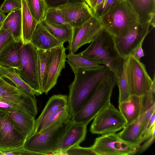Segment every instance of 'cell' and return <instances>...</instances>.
Instances as JSON below:
<instances>
[{"label": "cell", "instance_id": "cell-16", "mask_svg": "<svg viewBox=\"0 0 155 155\" xmlns=\"http://www.w3.org/2000/svg\"><path fill=\"white\" fill-rule=\"evenodd\" d=\"M87 125L71 121L62 137L58 149V155L64 154L65 152L71 147L79 144L85 139Z\"/></svg>", "mask_w": 155, "mask_h": 155}, {"label": "cell", "instance_id": "cell-1", "mask_svg": "<svg viewBox=\"0 0 155 155\" xmlns=\"http://www.w3.org/2000/svg\"><path fill=\"white\" fill-rule=\"evenodd\" d=\"M81 56L99 64H103L115 74L116 83L123 71L124 59L119 53L114 37L103 28L90 45L78 54Z\"/></svg>", "mask_w": 155, "mask_h": 155}, {"label": "cell", "instance_id": "cell-12", "mask_svg": "<svg viewBox=\"0 0 155 155\" xmlns=\"http://www.w3.org/2000/svg\"><path fill=\"white\" fill-rule=\"evenodd\" d=\"M103 28L100 19L94 15L81 25L73 28L67 48L69 52L75 54L81 46L91 42Z\"/></svg>", "mask_w": 155, "mask_h": 155}, {"label": "cell", "instance_id": "cell-3", "mask_svg": "<svg viewBox=\"0 0 155 155\" xmlns=\"http://www.w3.org/2000/svg\"><path fill=\"white\" fill-rule=\"evenodd\" d=\"M116 84L115 76L110 71L103 78L91 96L71 120L87 125L110 103L112 92Z\"/></svg>", "mask_w": 155, "mask_h": 155}, {"label": "cell", "instance_id": "cell-21", "mask_svg": "<svg viewBox=\"0 0 155 155\" xmlns=\"http://www.w3.org/2000/svg\"><path fill=\"white\" fill-rule=\"evenodd\" d=\"M68 105V96L61 94L51 96L47 101L42 112L36 120V126L34 133L40 132L46 119L52 114L60 108Z\"/></svg>", "mask_w": 155, "mask_h": 155}, {"label": "cell", "instance_id": "cell-10", "mask_svg": "<svg viewBox=\"0 0 155 155\" xmlns=\"http://www.w3.org/2000/svg\"><path fill=\"white\" fill-rule=\"evenodd\" d=\"M0 75V101L19 106L36 116L38 114L37 102L35 96L21 91Z\"/></svg>", "mask_w": 155, "mask_h": 155}, {"label": "cell", "instance_id": "cell-20", "mask_svg": "<svg viewBox=\"0 0 155 155\" xmlns=\"http://www.w3.org/2000/svg\"><path fill=\"white\" fill-rule=\"evenodd\" d=\"M142 96L132 95L124 101L119 104V110L128 125L141 115Z\"/></svg>", "mask_w": 155, "mask_h": 155}, {"label": "cell", "instance_id": "cell-31", "mask_svg": "<svg viewBox=\"0 0 155 155\" xmlns=\"http://www.w3.org/2000/svg\"><path fill=\"white\" fill-rule=\"evenodd\" d=\"M70 120L68 105L62 107L48 117L44 123L41 131L54 124L65 123Z\"/></svg>", "mask_w": 155, "mask_h": 155}, {"label": "cell", "instance_id": "cell-40", "mask_svg": "<svg viewBox=\"0 0 155 155\" xmlns=\"http://www.w3.org/2000/svg\"><path fill=\"white\" fill-rule=\"evenodd\" d=\"M155 133L152 134L145 141V142L142 145H140L137 153L140 154L145 152L147 150L153 143L155 139Z\"/></svg>", "mask_w": 155, "mask_h": 155}, {"label": "cell", "instance_id": "cell-25", "mask_svg": "<svg viewBox=\"0 0 155 155\" xmlns=\"http://www.w3.org/2000/svg\"><path fill=\"white\" fill-rule=\"evenodd\" d=\"M21 9L11 12L6 15L1 26L2 28L12 35L15 41L22 40Z\"/></svg>", "mask_w": 155, "mask_h": 155}, {"label": "cell", "instance_id": "cell-27", "mask_svg": "<svg viewBox=\"0 0 155 155\" xmlns=\"http://www.w3.org/2000/svg\"><path fill=\"white\" fill-rule=\"evenodd\" d=\"M59 41L64 44L70 41L72 35L73 28L63 24H56L44 20L40 22Z\"/></svg>", "mask_w": 155, "mask_h": 155}, {"label": "cell", "instance_id": "cell-19", "mask_svg": "<svg viewBox=\"0 0 155 155\" xmlns=\"http://www.w3.org/2000/svg\"><path fill=\"white\" fill-rule=\"evenodd\" d=\"M135 14L138 22L150 23L155 17V0H125Z\"/></svg>", "mask_w": 155, "mask_h": 155}, {"label": "cell", "instance_id": "cell-35", "mask_svg": "<svg viewBox=\"0 0 155 155\" xmlns=\"http://www.w3.org/2000/svg\"><path fill=\"white\" fill-rule=\"evenodd\" d=\"M15 41L12 35L7 31L0 28V58Z\"/></svg>", "mask_w": 155, "mask_h": 155}, {"label": "cell", "instance_id": "cell-34", "mask_svg": "<svg viewBox=\"0 0 155 155\" xmlns=\"http://www.w3.org/2000/svg\"><path fill=\"white\" fill-rule=\"evenodd\" d=\"M45 20L54 23L63 24L71 26L66 20L63 14L57 8H48Z\"/></svg>", "mask_w": 155, "mask_h": 155}, {"label": "cell", "instance_id": "cell-30", "mask_svg": "<svg viewBox=\"0 0 155 155\" xmlns=\"http://www.w3.org/2000/svg\"><path fill=\"white\" fill-rule=\"evenodd\" d=\"M32 16L38 23L45 19L48 8L45 0H25Z\"/></svg>", "mask_w": 155, "mask_h": 155}, {"label": "cell", "instance_id": "cell-43", "mask_svg": "<svg viewBox=\"0 0 155 155\" xmlns=\"http://www.w3.org/2000/svg\"><path fill=\"white\" fill-rule=\"evenodd\" d=\"M6 17L4 13L0 12V28L2 26Z\"/></svg>", "mask_w": 155, "mask_h": 155}, {"label": "cell", "instance_id": "cell-9", "mask_svg": "<svg viewBox=\"0 0 155 155\" xmlns=\"http://www.w3.org/2000/svg\"><path fill=\"white\" fill-rule=\"evenodd\" d=\"M126 124L120 110L110 103L94 118L90 131L93 134L102 135L115 133L123 129Z\"/></svg>", "mask_w": 155, "mask_h": 155}, {"label": "cell", "instance_id": "cell-18", "mask_svg": "<svg viewBox=\"0 0 155 155\" xmlns=\"http://www.w3.org/2000/svg\"><path fill=\"white\" fill-rule=\"evenodd\" d=\"M30 42L36 48L45 50L64 45L54 37L40 22L36 25Z\"/></svg>", "mask_w": 155, "mask_h": 155}, {"label": "cell", "instance_id": "cell-36", "mask_svg": "<svg viewBox=\"0 0 155 155\" xmlns=\"http://www.w3.org/2000/svg\"><path fill=\"white\" fill-rule=\"evenodd\" d=\"M21 0H4L0 6V12L7 13L21 9Z\"/></svg>", "mask_w": 155, "mask_h": 155}, {"label": "cell", "instance_id": "cell-8", "mask_svg": "<svg viewBox=\"0 0 155 155\" xmlns=\"http://www.w3.org/2000/svg\"><path fill=\"white\" fill-rule=\"evenodd\" d=\"M126 74L130 95L142 96L149 91L153 80L144 64L131 54L126 59Z\"/></svg>", "mask_w": 155, "mask_h": 155}, {"label": "cell", "instance_id": "cell-22", "mask_svg": "<svg viewBox=\"0 0 155 155\" xmlns=\"http://www.w3.org/2000/svg\"><path fill=\"white\" fill-rule=\"evenodd\" d=\"M145 129L143 123V114L132 123L126 125L117 134L122 140L129 143L140 145Z\"/></svg>", "mask_w": 155, "mask_h": 155}, {"label": "cell", "instance_id": "cell-7", "mask_svg": "<svg viewBox=\"0 0 155 155\" xmlns=\"http://www.w3.org/2000/svg\"><path fill=\"white\" fill-rule=\"evenodd\" d=\"M140 145L125 141L117 134L111 133L96 138L91 147L96 155H133L137 154Z\"/></svg>", "mask_w": 155, "mask_h": 155}, {"label": "cell", "instance_id": "cell-23", "mask_svg": "<svg viewBox=\"0 0 155 155\" xmlns=\"http://www.w3.org/2000/svg\"><path fill=\"white\" fill-rule=\"evenodd\" d=\"M21 40L23 44L30 42L38 22L31 14L25 0H21Z\"/></svg>", "mask_w": 155, "mask_h": 155}, {"label": "cell", "instance_id": "cell-13", "mask_svg": "<svg viewBox=\"0 0 155 155\" xmlns=\"http://www.w3.org/2000/svg\"><path fill=\"white\" fill-rule=\"evenodd\" d=\"M150 23L135 24L123 35L114 37L116 45L123 59H126L132 51L143 41L148 34Z\"/></svg>", "mask_w": 155, "mask_h": 155}, {"label": "cell", "instance_id": "cell-38", "mask_svg": "<svg viewBox=\"0 0 155 155\" xmlns=\"http://www.w3.org/2000/svg\"><path fill=\"white\" fill-rule=\"evenodd\" d=\"M116 0H103L96 8L94 15L99 18L109 10Z\"/></svg>", "mask_w": 155, "mask_h": 155}, {"label": "cell", "instance_id": "cell-41", "mask_svg": "<svg viewBox=\"0 0 155 155\" xmlns=\"http://www.w3.org/2000/svg\"><path fill=\"white\" fill-rule=\"evenodd\" d=\"M143 41H142L131 52L130 54L132 55L136 59L140 60V58L144 56L143 50L142 48V45Z\"/></svg>", "mask_w": 155, "mask_h": 155}, {"label": "cell", "instance_id": "cell-6", "mask_svg": "<svg viewBox=\"0 0 155 155\" xmlns=\"http://www.w3.org/2000/svg\"><path fill=\"white\" fill-rule=\"evenodd\" d=\"M21 68L15 69L22 79L39 95L42 94L38 73V55L36 48L31 42L22 45L20 50Z\"/></svg>", "mask_w": 155, "mask_h": 155}, {"label": "cell", "instance_id": "cell-45", "mask_svg": "<svg viewBox=\"0 0 155 155\" xmlns=\"http://www.w3.org/2000/svg\"><path fill=\"white\" fill-rule=\"evenodd\" d=\"M118 0V1H123L125 0Z\"/></svg>", "mask_w": 155, "mask_h": 155}, {"label": "cell", "instance_id": "cell-14", "mask_svg": "<svg viewBox=\"0 0 155 155\" xmlns=\"http://www.w3.org/2000/svg\"><path fill=\"white\" fill-rule=\"evenodd\" d=\"M66 48L64 45L51 49L48 72L47 82L44 93L48 92L57 84L66 61Z\"/></svg>", "mask_w": 155, "mask_h": 155}, {"label": "cell", "instance_id": "cell-2", "mask_svg": "<svg viewBox=\"0 0 155 155\" xmlns=\"http://www.w3.org/2000/svg\"><path fill=\"white\" fill-rule=\"evenodd\" d=\"M110 70L107 66L94 70L79 69L73 81L68 86V107L71 120L91 96L103 78Z\"/></svg>", "mask_w": 155, "mask_h": 155}, {"label": "cell", "instance_id": "cell-29", "mask_svg": "<svg viewBox=\"0 0 155 155\" xmlns=\"http://www.w3.org/2000/svg\"><path fill=\"white\" fill-rule=\"evenodd\" d=\"M51 49H37L38 55V73L40 86L42 93L44 92L48 77V65Z\"/></svg>", "mask_w": 155, "mask_h": 155}, {"label": "cell", "instance_id": "cell-5", "mask_svg": "<svg viewBox=\"0 0 155 155\" xmlns=\"http://www.w3.org/2000/svg\"><path fill=\"white\" fill-rule=\"evenodd\" d=\"M99 19L103 27L114 37L123 35L138 22L135 14L125 0H116Z\"/></svg>", "mask_w": 155, "mask_h": 155}, {"label": "cell", "instance_id": "cell-37", "mask_svg": "<svg viewBox=\"0 0 155 155\" xmlns=\"http://www.w3.org/2000/svg\"><path fill=\"white\" fill-rule=\"evenodd\" d=\"M65 155H96L91 147H84L79 145L73 146L65 152Z\"/></svg>", "mask_w": 155, "mask_h": 155}, {"label": "cell", "instance_id": "cell-26", "mask_svg": "<svg viewBox=\"0 0 155 155\" xmlns=\"http://www.w3.org/2000/svg\"><path fill=\"white\" fill-rule=\"evenodd\" d=\"M67 62L72 71L74 73L79 69L94 70L101 69L106 66L99 64L87 59L78 54L69 52L66 54Z\"/></svg>", "mask_w": 155, "mask_h": 155}, {"label": "cell", "instance_id": "cell-28", "mask_svg": "<svg viewBox=\"0 0 155 155\" xmlns=\"http://www.w3.org/2000/svg\"><path fill=\"white\" fill-rule=\"evenodd\" d=\"M0 75L11 81L19 89L32 96H39L38 93L32 88L21 78L15 69L0 65Z\"/></svg>", "mask_w": 155, "mask_h": 155}, {"label": "cell", "instance_id": "cell-42", "mask_svg": "<svg viewBox=\"0 0 155 155\" xmlns=\"http://www.w3.org/2000/svg\"><path fill=\"white\" fill-rule=\"evenodd\" d=\"M97 0H84L85 2L92 10L94 14L96 11Z\"/></svg>", "mask_w": 155, "mask_h": 155}, {"label": "cell", "instance_id": "cell-39", "mask_svg": "<svg viewBox=\"0 0 155 155\" xmlns=\"http://www.w3.org/2000/svg\"><path fill=\"white\" fill-rule=\"evenodd\" d=\"M49 8H57L66 4L85 1L84 0H45Z\"/></svg>", "mask_w": 155, "mask_h": 155}, {"label": "cell", "instance_id": "cell-17", "mask_svg": "<svg viewBox=\"0 0 155 155\" xmlns=\"http://www.w3.org/2000/svg\"><path fill=\"white\" fill-rule=\"evenodd\" d=\"M4 111L6 112L12 122L24 135L26 140L34 133L36 126L35 116L27 110L22 108Z\"/></svg>", "mask_w": 155, "mask_h": 155}, {"label": "cell", "instance_id": "cell-32", "mask_svg": "<svg viewBox=\"0 0 155 155\" xmlns=\"http://www.w3.org/2000/svg\"><path fill=\"white\" fill-rule=\"evenodd\" d=\"M127 58L124 59V65L122 74L120 79L116 83L119 91V104L124 101L130 95L126 74Z\"/></svg>", "mask_w": 155, "mask_h": 155}, {"label": "cell", "instance_id": "cell-15", "mask_svg": "<svg viewBox=\"0 0 155 155\" xmlns=\"http://www.w3.org/2000/svg\"><path fill=\"white\" fill-rule=\"evenodd\" d=\"M57 8L61 11L72 28L81 25L94 16L92 10L85 1L66 4Z\"/></svg>", "mask_w": 155, "mask_h": 155}, {"label": "cell", "instance_id": "cell-11", "mask_svg": "<svg viewBox=\"0 0 155 155\" xmlns=\"http://www.w3.org/2000/svg\"><path fill=\"white\" fill-rule=\"evenodd\" d=\"M26 140L6 112L0 110V151L7 152L21 148Z\"/></svg>", "mask_w": 155, "mask_h": 155}, {"label": "cell", "instance_id": "cell-44", "mask_svg": "<svg viewBox=\"0 0 155 155\" xmlns=\"http://www.w3.org/2000/svg\"><path fill=\"white\" fill-rule=\"evenodd\" d=\"M103 0H97V7L99 5ZM97 8V7H96Z\"/></svg>", "mask_w": 155, "mask_h": 155}, {"label": "cell", "instance_id": "cell-4", "mask_svg": "<svg viewBox=\"0 0 155 155\" xmlns=\"http://www.w3.org/2000/svg\"><path fill=\"white\" fill-rule=\"evenodd\" d=\"M71 121L57 123L34 133L26 140L23 148L39 155L58 154L61 140Z\"/></svg>", "mask_w": 155, "mask_h": 155}, {"label": "cell", "instance_id": "cell-33", "mask_svg": "<svg viewBox=\"0 0 155 155\" xmlns=\"http://www.w3.org/2000/svg\"><path fill=\"white\" fill-rule=\"evenodd\" d=\"M155 76L154 73L152 83L150 90L142 96L141 115L155 104Z\"/></svg>", "mask_w": 155, "mask_h": 155}, {"label": "cell", "instance_id": "cell-24", "mask_svg": "<svg viewBox=\"0 0 155 155\" xmlns=\"http://www.w3.org/2000/svg\"><path fill=\"white\" fill-rule=\"evenodd\" d=\"M22 44V40L15 41L9 47L0 58V65L19 69L21 67L20 50Z\"/></svg>", "mask_w": 155, "mask_h": 155}]
</instances>
